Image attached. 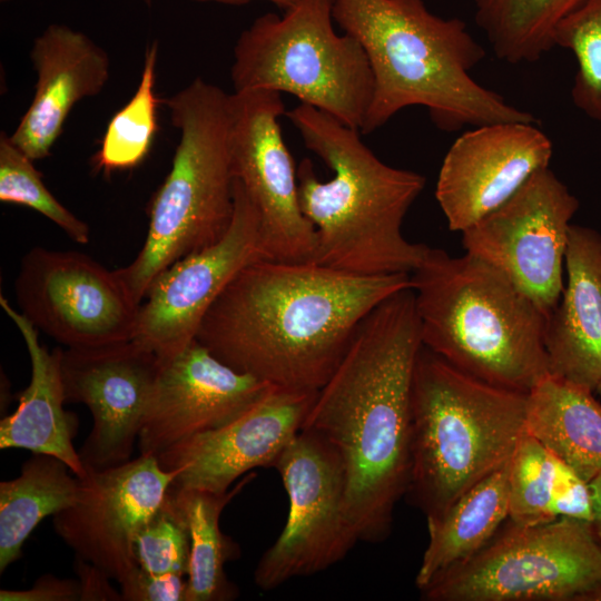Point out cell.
I'll list each match as a JSON object with an SVG mask.
<instances>
[{"label":"cell","mask_w":601,"mask_h":601,"mask_svg":"<svg viewBox=\"0 0 601 601\" xmlns=\"http://www.w3.org/2000/svg\"><path fill=\"white\" fill-rule=\"evenodd\" d=\"M411 275H355L316 263L246 265L204 317L196 339L221 362L274 386L317 392L362 321Z\"/></svg>","instance_id":"6da1fadb"},{"label":"cell","mask_w":601,"mask_h":601,"mask_svg":"<svg viewBox=\"0 0 601 601\" xmlns=\"http://www.w3.org/2000/svg\"><path fill=\"white\" fill-rule=\"evenodd\" d=\"M422 346L414 293L398 290L358 325L302 426L342 460L345 513L358 541H384L407 492L412 383Z\"/></svg>","instance_id":"7a4b0ae2"},{"label":"cell","mask_w":601,"mask_h":601,"mask_svg":"<svg viewBox=\"0 0 601 601\" xmlns=\"http://www.w3.org/2000/svg\"><path fill=\"white\" fill-rule=\"evenodd\" d=\"M334 21L363 47L374 95L366 135L410 106L427 109L444 131L496 122H536L533 115L471 77L485 56L459 18L432 13L424 0H334Z\"/></svg>","instance_id":"3957f363"},{"label":"cell","mask_w":601,"mask_h":601,"mask_svg":"<svg viewBox=\"0 0 601 601\" xmlns=\"http://www.w3.org/2000/svg\"><path fill=\"white\" fill-rule=\"evenodd\" d=\"M285 116L334 173L323 181L311 159L297 167L300 209L316 231L313 263L365 276L416 269L430 247L408 242L402 224L425 177L383 162L357 129L309 105Z\"/></svg>","instance_id":"277c9868"},{"label":"cell","mask_w":601,"mask_h":601,"mask_svg":"<svg viewBox=\"0 0 601 601\" xmlns=\"http://www.w3.org/2000/svg\"><path fill=\"white\" fill-rule=\"evenodd\" d=\"M410 275L423 346L518 392L529 393L550 374L548 315L500 269L467 253L430 247Z\"/></svg>","instance_id":"5b68a950"},{"label":"cell","mask_w":601,"mask_h":601,"mask_svg":"<svg viewBox=\"0 0 601 601\" xmlns=\"http://www.w3.org/2000/svg\"><path fill=\"white\" fill-rule=\"evenodd\" d=\"M528 393L479 380L422 346L411 397L406 495L427 518L506 464L525 434Z\"/></svg>","instance_id":"8992f818"},{"label":"cell","mask_w":601,"mask_h":601,"mask_svg":"<svg viewBox=\"0 0 601 601\" xmlns=\"http://www.w3.org/2000/svg\"><path fill=\"white\" fill-rule=\"evenodd\" d=\"M162 102L179 142L150 201L142 247L130 264L116 269L138 305L162 270L220 240L234 215L229 95L196 78Z\"/></svg>","instance_id":"52a82bcc"},{"label":"cell","mask_w":601,"mask_h":601,"mask_svg":"<svg viewBox=\"0 0 601 601\" xmlns=\"http://www.w3.org/2000/svg\"><path fill=\"white\" fill-rule=\"evenodd\" d=\"M333 3L299 0L283 16L258 17L234 47V91L286 92L361 132L374 76L359 42L336 33Z\"/></svg>","instance_id":"ba28073f"},{"label":"cell","mask_w":601,"mask_h":601,"mask_svg":"<svg viewBox=\"0 0 601 601\" xmlns=\"http://www.w3.org/2000/svg\"><path fill=\"white\" fill-rule=\"evenodd\" d=\"M601 587V543L590 521L510 522L477 553L435 575L426 601H579Z\"/></svg>","instance_id":"9c48e42d"},{"label":"cell","mask_w":601,"mask_h":601,"mask_svg":"<svg viewBox=\"0 0 601 601\" xmlns=\"http://www.w3.org/2000/svg\"><path fill=\"white\" fill-rule=\"evenodd\" d=\"M274 467L287 493L288 514L254 571L256 585L265 591L331 568L358 541L345 513L342 460L325 439L300 430Z\"/></svg>","instance_id":"30bf717a"},{"label":"cell","mask_w":601,"mask_h":601,"mask_svg":"<svg viewBox=\"0 0 601 601\" xmlns=\"http://www.w3.org/2000/svg\"><path fill=\"white\" fill-rule=\"evenodd\" d=\"M13 287L18 311L67 348L132 339L139 305L116 269L83 253L33 247Z\"/></svg>","instance_id":"8fae6325"},{"label":"cell","mask_w":601,"mask_h":601,"mask_svg":"<svg viewBox=\"0 0 601 601\" xmlns=\"http://www.w3.org/2000/svg\"><path fill=\"white\" fill-rule=\"evenodd\" d=\"M580 203L550 169L462 231L465 253L500 269L548 316L564 287L571 219Z\"/></svg>","instance_id":"7c38bea8"},{"label":"cell","mask_w":601,"mask_h":601,"mask_svg":"<svg viewBox=\"0 0 601 601\" xmlns=\"http://www.w3.org/2000/svg\"><path fill=\"white\" fill-rule=\"evenodd\" d=\"M285 112L277 91L229 95L231 170L258 215L266 258L313 263L316 231L300 209L297 168L278 121Z\"/></svg>","instance_id":"4fadbf2b"},{"label":"cell","mask_w":601,"mask_h":601,"mask_svg":"<svg viewBox=\"0 0 601 601\" xmlns=\"http://www.w3.org/2000/svg\"><path fill=\"white\" fill-rule=\"evenodd\" d=\"M234 215L225 236L162 270L138 306L132 341L167 359L196 339L207 312L252 262L266 258L258 215L234 179Z\"/></svg>","instance_id":"5bb4252c"},{"label":"cell","mask_w":601,"mask_h":601,"mask_svg":"<svg viewBox=\"0 0 601 601\" xmlns=\"http://www.w3.org/2000/svg\"><path fill=\"white\" fill-rule=\"evenodd\" d=\"M176 477L152 455L107 469L86 467L77 501L53 515L58 536L118 583L137 565L135 542Z\"/></svg>","instance_id":"9a60e30c"},{"label":"cell","mask_w":601,"mask_h":601,"mask_svg":"<svg viewBox=\"0 0 601 601\" xmlns=\"http://www.w3.org/2000/svg\"><path fill=\"white\" fill-rule=\"evenodd\" d=\"M159 366L158 356L132 339L62 351L66 402L85 404L92 417L79 450L86 467L131 460Z\"/></svg>","instance_id":"2e32d148"},{"label":"cell","mask_w":601,"mask_h":601,"mask_svg":"<svg viewBox=\"0 0 601 601\" xmlns=\"http://www.w3.org/2000/svg\"><path fill=\"white\" fill-rule=\"evenodd\" d=\"M274 385L221 362L194 339L160 366L138 435L157 457L177 443L239 416Z\"/></svg>","instance_id":"e0dca14e"},{"label":"cell","mask_w":601,"mask_h":601,"mask_svg":"<svg viewBox=\"0 0 601 601\" xmlns=\"http://www.w3.org/2000/svg\"><path fill=\"white\" fill-rule=\"evenodd\" d=\"M553 147L535 122H496L462 134L441 165L435 198L449 228L463 231L549 168Z\"/></svg>","instance_id":"ac0fdd59"},{"label":"cell","mask_w":601,"mask_h":601,"mask_svg":"<svg viewBox=\"0 0 601 601\" xmlns=\"http://www.w3.org/2000/svg\"><path fill=\"white\" fill-rule=\"evenodd\" d=\"M317 392L272 387L227 424L177 443L156 459L174 487L224 493L256 467L274 466L300 432Z\"/></svg>","instance_id":"d6986e66"},{"label":"cell","mask_w":601,"mask_h":601,"mask_svg":"<svg viewBox=\"0 0 601 601\" xmlns=\"http://www.w3.org/2000/svg\"><path fill=\"white\" fill-rule=\"evenodd\" d=\"M30 59L35 96L10 139L35 161L50 155L75 105L104 89L110 59L87 35L58 23L35 39Z\"/></svg>","instance_id":"ffe728a7"},{"label":"cell","mask_w":601,"mask_h":601,"mask_svg":"<svg viewBox=\"0 0 601 601\" xmlns=\"http://www.w3.org/2000/svg\"><path fill=\"white\" fill-rule=\"evenodd\" d=\"M566 283L548 316L544 336L550 374L594 392L601 382V234L572 225Z\"/></svg>","instance_id":"44dd1931"},{"label":"cell","mask_w":601,"mask_h":601,"mask_svg":"<svg viewBox=\"0 0 601 601\" xmlns=\"http://www.w3.org/2000/svg\"><path fill=\"white\" fill-rule=\"evenodd\" d=\"M0 305L19 329L31 363L30 382L20 394L17 410L0 421V449L52 455L82 477L86 466L72 443L77 416L63 408L67 403L61 376L63 349L56 347L49 352L40 343L38 329L3 295Z\"/></svg>","instance_id":"7402d4cb"},{"label":"cell","mask_w":601,"mask_h":601,"mask_svg":"<svg viewBox=\"0 0 601 601\" xmlns=\"http://www.w3.org/2000/svg\"><path fill=\"white\" fill-rule=\"evenodd\" d=\"M593 391L549 374L529 393L525 432L590 482L601 472V403Z\"/></svg>","instance_id":"603a6c76"},{"label":"cell","mask_w":601,"mask_h":601,"mask_svg":"<svg viewBox=\"0 0 601 601\" xmlns=\"http://www.w3.org/2000/svg\"><path fill=\"white\" fill-rule=\"evenodd\" d=\"M510 461L465 491L442 515L426 519L428 543L415 577L418 590L477 553L509 520Z\"/></svg>","instance_id":"cb8c5ba5"},{"label":"cell","mask_w":601,"mask_h":601,"mask_svg":"<svg viewBox=\"0 0 601 601\" xmlns=\"http://www.w3.org/2000/svg\"><path fill=\"white\" fill-rule=\"evenodd\" d=\"M509 489L512 523L536 524L559 518L592 520L589 483L526 432L510 461Z\"/></svg>","instance_id":"d4e9b609"},{"label":"cell","mask_w":601,"mask_h":601,"mask_svg":"<svg viewBox=\"0 0 601 601\" xmlns=\"http://www.w3.org/2000/svg\"><path fill=\"white\" fill-rule=\"evenodd\" d=\"M80 480L61 460L33 454L20 474L0 483V572L22 555V546L47 516L71 506Z\"/></svg>","instance_id":"484cf974"},{"label":"cell","mask_w":601,"mask_h":601,"mask_svg":"<svg viewBox=\"0 0 601 601\" xmlns=\"http://www.w3.org/2000/svg\"><path fill=\"white\" fill-rule=\"evenodd\" d=\"M254 476L253 473L247 475L224 493L170 486L190 539L187 601H228L237 598V588L228 580L225 564L237 559L240 550L220 530L219 521L225 506Z\"/></svg>","instance_id":"4316f807"},{"label":"cell","mask_w":601,"mask_h":601,"mask_svg":"<svg viewBox=\"0 0 601 601\" xmlns=\"http://www.w3.org/2000/svg\"><path fill=\"white\" fill-rule=\"evenodd\" d=\"M584 1L474 0L475 22L500 60L534 62L555 47L558 26Z\"/></svg>","instance_id":"83f0119b"},{"label":"cell","mask_w":601,"mask_h":601,"mask_svg":"<svg viewBox=\"0 0 601 601\" xmlns=\"http://www.w3.org/2000/svg\"><path fill=\"white\" fill-rule=\"evenodd\" d=\"M158 41L146 48L139 85L131 99L109 121L93 167L105 174L138 166L148 155L158 130L155 92Z\"/></svg>","instance_id":"f1b7e54d"},{"label":"cell","mask_w":601,"mask_h":601,"mask_svg":"<svg viewBox=\"0 0 601 601\" xmlns=\"http://www.w3.org/2000/svg\"><path fill=\"white\" fill-rule=\"evenodd\" d=\"M0 201L36 210L78 244H87L90 239L88 224L50 193L33 160L14 146L4 131L0 134Z\"/></svg>","instance_id":"f546056e"},{"label":"cell","mask_w":601,"mask_h":601,"mask_svg":"<svg viewBox=\"0 0 601 601\" xmlns=\"http://www.w3.org/2000/svg\"><path fill=\"white\" fill-rule=\"evenodd\" d=\"M554 42L570 50L577 60L571 89L574 106L601 122V0H585L563 19Z\"/></svg>","instance_id":"4dcf8cb0"},{"label":"cell","mask_w":601,"mask_h":601,"mask_svg":"<svg viewBox=\"0 0 601 601\" xmlns=\"http://www.w3.org/2000/svg\"><path fill=\"white\" fill-rule=\"evenodd\" d=\"M135 556L137 565L145 571L187 577L189 533L169 490L160 506L140 530L135 542Z\"/></svg>","instance_id":"1f68e13d"},{"label":"cell","mask_w":601,"mask_h":601,"mask_svg":"<svg viewBox=\"0 0 601 601\" xmlns=\"http://www.w3.org/2000/svg\"><path fill=\"white\" fill-rule=\"evenodd\" d=\"M122 601H187V577L136 566L119 582Z\"/></svg>","instance_id":"d6a6232c"},{"label":"cell","mask_w":601,"mask_h":601,"mask_svg":"<svg viewBox=\"0 0 601 601\" xmlns=\"http://www.w3.org/2000/svg\"><path fill=\"white\" fill-rule=\"evenodd\" d=\"M81 585L79 580L61 579L45 574L26 590L0 591L1 601H80Z\"/></svg>","instance_id":"836d02e7"},{"label":"cell","mask_w":601,"mask_h":601,"mask_svg":"<svg viewBox=\"0 0 601 601\" xmlns=\"http://www.w3.org/2000/svg\"><path fill=\"white\" fill-rule=\"evenodd\" d=\"M73 569L81 585L80 601H122L120 591L110 584L112 579L98 566L76 556Z\"/></svg>","instance_id":"e575fe53"},{"label":"cell","mask_w":601,"mask_h":601,"mask_svg":"<svg viewBox=\"0 0 601 601\" xmlns=\"http://www.w3.org/2000/svg\"><path fill=\"white\" fill-rule=\"evenodd\" d=\"M591 500H592V520L594 533L601 543V472L590 482Z\"/></svg>","instance_id":"d590c367"},{"label":"cell","mask_w":601,"mask_h":601,"mask_svg":"<svg viewBox=\"0 0 601 601\" xmlns=\"http://www.w3.org/2000/svg\"><path fill=\"white\" fill-rule=\"evenodd\" d=\"M145 2L149 3L151 0H144ZM195 1H214L219 3H226V4H245L253 0H195ZM273 4H275L277 8L282 10H287L288 8L296 4L299 0H265Z\"/></svg>","instance_id":"8d00e7d4"},{"label":"cell","mask_w":601,"mask_h":601,"mask_svg":"<svg viewBox=\"0 0 601 601\" xmlns=\"http://www.w3.org/2000/svg\"><path fill=\"white\" fill-rule=\"evenodd\" d=\"M579 601H601V587L583 594Z\"/></svg>","instance_id":"74e56055"},{"label":"cell","mask_w":601,"mask_h":601,"mask_svg":"<svg viewBox=\"0 0 601 601\" xmlns=\"http://www.w3.org/2000/svg\"><path fill=\"white\" fill-rule=\"evenodd\" d=\"M594 393H597L601 398V382L598 384V386L594 390Z\"/></svg>","instance_id":"f35d334b"},{"label":"cell","mask_w":601,"mask_h":601,"mask_svg":"<svg viewBox=\"0 0 601 601\" xmlns=\"http://www.w3.org/2000/svg\"><path fill=\"white\" fill-rule=\"evenodd\" d=\"M1 1H8V0H1Z\"/></svg>","instance_id":"ab89813d"}]
</instances>
